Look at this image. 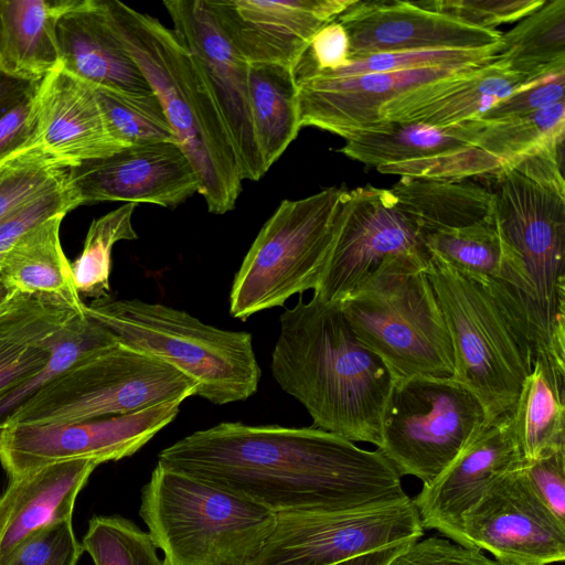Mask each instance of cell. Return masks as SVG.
Listing matches in <instances>:
<instances>
[{"label": "cell", "instance_id": "6da1fadb", "mask_svg": "<svg viewBox=\"0 0 565 565\" xmlns=\"http://www.w3.org/2000/svg\"><path fill=\"white\" fill-rule=\"evenodd\" d=\"M158 463L276 514L337 511L407 497L380 450L311 427L224 422L158 455Z\"/></svg>", "mask_w": 565, "mask_h": 565}, {"label": "cell", "instance_id": "7a4b0ae2", "mask_svg": "<svg viewBox=\"0 0 565 565\" xmlns=\"http://www.w3.org/2000/svg\"><path fill=\"white\" fill-rule=\"evenodd\" d=\"M274 380L312 418V426L353 443H381V418L393 377L356 337L337 302L316 296L279 316L271 352Z\"/></svg>", "mask_w": 565, "mask_h": 565}, {"label": "cell", "instance_id": "3957f363", "mask_svg": "<svg viewBox=\"0 0 565 565\" xmlns=\"http://www.w3.org/2000/svg\"><path fill=\"white\" fill-rule=\"evenodd\" d=\"M105 18L159 98L177 142L213 214L235 207L242 191L237 158L206 78L172 29L117 0H99Z\"/></svg>", "mask_w": 565, "mask_h": 565}, {"label": "cell", "instance_id": "277c9868", "mask_svg": "<svg viewBox=\"0 0 565 565\" xmlns=\"http://www.w3.org/2000/svg\"><path fill=\"white\" fill-rule=\"evenodd\" d=\"M503 247L495 286L535 353L565 361V196L512 169L492 175Z\"/></svg>", "mask_w": 565, "mask_h": 565}, {"label": "cell", "instance_id": "5b68a950", "mask_svg": "<svg viewBox=\"0 0 565 565\" xmlns=\"http://www.w3.org/2000/svg\"><path fill=\"white\" fill-rule=\"evenodd\" d=\"M84 313L130 349L167 362L192 379L196 395L215 405L244 402L262 377L253 337L216 328L167 305L110 297Z\"/></svg>", "mask_w": 565, "mask_h": 565}, {"label": "cell", "instance_id": "8992f818", "mask_svg": "<svg viewBox=\"0 0 565 565\" xmlns=\"http://www.w3.org/2000/svg\"><path fill=\"white\" fill-rule=\"evenodd\" d=\"M454 349V379L482 404L488 424L512 412L534 349L493 279L465 276L430 255L426 268Z\"/></svg>", "mask_w": 565, "mask_h": 565}, {"label": "cell", "instance_id": "52a82bcc", "mask_svg": "<svg viewBox=\"0 0 565 565\" xmlns=\"http://www.w3.org/2000/svg\"><path fill=\"white\" fill-rule=\"evenodd\" d=\"M139 514L166 565H249L276 524L270 510L160 463Z\"/></svg>", "mask_w": 565, "mask_h": 565}, {"label": "cell", "instance_id": "ba28073f", "mask_svg": "<svg viewBox=\"0 0 565 565\" xmlns=\"http://www.w3.org/2000/svg\"><path fill=\"white\" fill-rule=\"evenodd\" d=\"M426 268L407 258L385 262L337 302L393 380L455 375L451 339Z\"/></svg>", "mask_w": 565, "mask_h": 565}, {"label": "cell", "instance_id": "9c48e42d", "mask_svg": "<svg viewBox=\"0 0 565 565\" xmlns=\"http://www.w3.org/2000/svg\"><path fill=\"white\" fill-rule=\"evenodd\" d=\"M196 383L167 362L119 342L84 356L3 419L58 424L138 412L196 395Z\"/></svg>", "mask_w": 565, "mask_h": 565}, {"label": "cell", "instance_id": "30bf717a", "mask_svg": "<svg viewBox=\"0 0 565 565\" xmlns=\"http://www.w3.org/2000/svg\"><path fill=\"white\" fill-rule=\"evenodd\" d=\"M345 186H329L284 200L252 243L230 292V315L239 320L315 290L330 252Z\"/></svg>", "mask_w": 565, "mask_h": 565}, {"label": "cell", "instance_id": "8fae6325", "mask_svg": "<svg viewBox=\"0 0 565 565\" xmlns=\"http://www.w3.org/2000/svg\"><path fill=\"white\" fill-rule=\"evenodd\" d=\"M478 397L454 377L393 380L376 448L401 477L437 478L487 426Z\"/></svg>", "mask_w": 565, "mask_h": 565}, {"label": "cell", "instance_id": "7c38bea8", "mask_svg": "<svg viewBox=\"0 0 565 565\" xmlns=\"http://www.w3.org/2000/svg\"><path fill=\"white\" fill-rule=\"evenodd\" d=\"M424 535L411 497L361 508L277 514L249 565H335Z\"/></svg>", "mask_w": 565, "mask_h": 565}, {"label": "cell", "instance_id": "4fadbf2b", "mask_svg": "<svg viewBox=\"0 0 565 565\" xmlns=\"http://www.w3.org/2000/svg\"><path fill=\"white\" fill-rule=\"evenodd\" d=\"M407 258L428 266L418 225L399 207L393 193L373 185L345 190L334 236L313 296L339 302L383 263Z\"/></svg>", "mask_w": 565, "mask_h": 565}, {"label": "cell", "instance_id": "5bb4252c", "mask_svg": "<svg viewBox=\"0 0 565 565\" xmlns=\"http://www.w3.org/2000/svg\"><path fill=\"white\" fill-rule=\"evenodd\" d=\"M182 402L97 419L58 424L10 423L0 427V462L15 477L60 461L99 463L129 457L179 414Z\"/></svg>", "mask_w": 565, "mask_h": 565}, {"label": "cell", "instance_id": "9a60e30c", "mask_svg": "<svg viewBox=\"0 0 565 565\" xmlns=\"http://www.w3.org/2000/svg\"><path fill=\"white\" fill-rule=\"evenodd\" d=\"M461 529L467 547L487 551L508 565L565 559V524L537 497L523 462L489 483L463 513Z\"/></svg>", "mask_w": 565, "mask_h": 565}, {"label": "cell", "instance_id": "2e32d148", "mask_svg": "<svg viewBox=\"0 0 565 565\" xmlns=\"http://www.w3.org/2000/svg\"><path fill=\"white\" fill-rule=\"evenodd\" d=\"M172 31L196 60L228 131L243 180L267 172L253 129L249 64L221 30L205 0H164Z\"/></svg>", "mask_w": 565, "mask_h": 565}, {"label": "cell", "instance_id": "e0dca14e", "mask_svg": "<svg viewBox=\"0 0 565 565\" xmlns=\"http://www.w3.org/2000/svg\"><path fill=\"white\" fill-rule=\"evenodd\" d=\"M79 205L119 201L174 207L199 192L193 166L174 141L126 147L70 169Z\"/></svg>", "mask_w": 565, "mask_h": 565}, {"label": "cell", "instance_id": "ac0fdd59", "mask_svg": "<svg viewBox=\"0 0 565 565\" xmlns=\"http://www.w3.org/2000/svg\"><path fill=\"white\" fill-rule=\"evenodd\" d=\"M355 0H205L214 19L248 64L290 68L312 36Z\"/></svg>", "mask_w": 565, "mask_h": 565}, {"label": "cell", "instance_id": "d6986e66", "mask_svg": "<svg viewBox=\"0 0 565 565\" xmlns=\"http://www.w3.org/2000/svg\"><path fill=\"white\" fill-rule=\"evenodd\" d=\"M476 67H429L350 77L294 76L300 127H316L345 140L384 127L381 108L420 85Z\"/></svg>", "mask_w": 565, "mask_h": 565}, {"label": "cell", "instance_id": "ffe728a7", "mask_svg": "<svg viewBox=\"0 0 565 565\" xmlns=\"http://www.w3.org/2000/svg\"><path fill=\"white\" fill-rule=\"evenodd\" d=\"M337 20L349 36V60L415 50L482 49L502 39L498 30L462 23L414 1L355 0Z\"/></svg>", "mask_w": 565, "mask_h": 565}, {"label": "cell", "instance_id": "44dd1931", "mask_svg": "<svg viewBox=\"0 0 565 565\" xmlns=\"http://www.w3.org/2000/svg\"><path fill=\"white\" fill-rule=\"evenodd\" d=\"M524 460L509 412L487 424L481 433L413 499L424 529L466 546L462 515L498 476ZM467 547V546H466Z\"/></svg>", "mask_w": 565, "mask_h": 565}, {"label": "cell", "instance_id": "7402d4cb", "mask_svg": "<svg viewBox=\"0 0 565 565\" xmlns=\"http://www.w3.org/2000/svg\"><path fill=\"white\" fill-rule=\"evenodd\" d=\"M32 147L67 168L126 148L111 134L92 85L61 63L36 85Z\"/></svg>", "mask_w": 565, "mask_h": 565}, {"label": "cell", "instance_id": "603a6c76", "mask_svg": "<svg viewBox=\"0 0 565 565\" xmlns=\"http://www.w3.org/2000/svg\"><path fill=\"white\" fill-rule=\"evenodd\" d=\"M98 465L94 459L60 461L10 478L0 494V565L43 527L72 518Z\"/></svg>", "mask_w": 565, "mask_h": 565}, {"label": "cell", "instance_id": "cb8c5ba5", "mask_svg": "<svg viewBox=\"0 0 565 565\" xmlns=\"http://www.w3.org/2000/svg\"><path fill=\"white\" fill-rule=\"evenodd\" d=\"M524 84L498 57L473 70L404 93L380 110L383 120L435 127L479 119L495 103Z\"/></svg>", "mask_w": 565, "mask_h": 565}, {"label": "cell", "instance_id": "d4e9b609", "mask_svg": "<svg viewBox=\"0 0 565 565\" xmlns=\"http://www.w3.org/2000/svg\"><path fill=\"white\" fill-rule=\"evenodd\" d=\"M61 65L94 85L151 94L138 65L109 26L99 0H78L57 23Z\"/></svg>", "mask_w": 565, "mask_h": 565}, {"label": "cell", "instance_id": "484cf974", "mask_svg": "<svg viewBox=\"0 0 565 565\" xmlns=\"http://www.w3.org/2000/svg\"><path fill=\"white\" fill-rule=\"evenodd\" d=\"M76 315L60 299L20 292L0 307V397L46 365L58 332Z\"/></svg>", "mask_w": 565, "mask_h": 565}, {"label": "cell", "instance_id": "4316f807", "mask_svg": "<svg viewBox=\"0 0 565 565\" xmlns=\"http://www.w3.org/2000/svg\"><path fill=\"white\" fill-rule=\"evenodd\" d=\"M78 0H0V74L38 83L61 63L60 19Z\"/></svg>", "mask_w": 565, "mask_h": 565}, {"label": "cell", "instance_id": "83f0119b", "mask_svg": "<svg viewBox=\"0 0 565 565\" xmlns=\"http://www.w3.org/2000/svg\"><path fill=\"white\" fill-rule=\"evenodd\" d=\"M64 216H53L18 238L0 256V278L20 294L56 298L84 313L85 303L61 244Z\"/></svg>", "mask_w": 565, "mask_h": 565}, {"label": "cell", "instance_id": "f1b7e54d", "mask_svg": "<svg viewBox=\"0 0 565 565\" xmlns=\"http://www.w3.org/2000/svg\"><path fill=\"white\" fill-rule=\"evenodd\" d=\"M525 460L565 449V364L536 356L512 411Z\"/></svg>", "mask_w": 565, "mask_h": 565}, {"label": "cell", "instance_id": "f546056e", "mask_svg": "<svg viewBox=\"0 0 565 565\" xmlns=\"http://www.w3.org/2000/svg\"><path fill=\"white\" fill-rule=\"evenodd\" d=\"M390 191L420 233L463 228L494 217L490 189L470 180L401 177Z\"/></svg>", "mask_w": 565, "mask_h": 565}, {"label": "cell", "instance_id": "4dcf8cb0", "mask_svg": "<svg viewBox=\"0 0 565 565\" xmlns=\"http://www.w3.org/2000/svg\"><path fill=\"white\" fill-rule=\"evenodd\" d=\"M483 125L478 119L444 127L386 120L379 130L364 131L347 139L338 151L379 168L473 146Z\"/></svg>", "mask_w": 565, "mask_h": 565}, {"label": "cell", "instance_id": "1f68e13d", "mask_svg": "<svg viewBox=\"0 0 565 565\" xmlns=\"http://www.w3.org/2000/svg\"><path fill=\"white\" fill-rule=\"evenodd\" d=\"M248 96L256 142L268 171L301 129L292 68L273 63L249 64Z\"/></svg>", "mask_w": 565, "mask_h": 565}, {"label": "cell", "instance_id": "d6a6232c", "mask_svg": "<svg viewBox=\"0 0 565 565\" xmlns=\"http://www.w3.org/2000/svg\"><path fill=\"white\" fill-rule=\"evenodd\" d=\"M499 58L524 84L565 70V0H550L502 33Z\"/></svg>", "mask_w": 565, "mask_h": 565}, {"label": "cell", "instance_id": "836d02e7", "mask_svg": "<svg viewBox=\"0 0 565 565\" xmlns=\"http://www.w3.org/2000/svg\"><path fill=\"white\" fill-rule=\"evenodd\" d=\"M420 234L430 255L460 274L477 279L500 277L503 247L494 217L463 228Z\"/></svg>", "mask_w": 565, "mask_h": 565}, {"label": "cell", "instance_id": "e575fe53", "mask_svg": "<svg viewBox=\"0 0 565 565\" xmlns=\"http://www.w3.org/2000/svg\"><path fill=\"white\" fill-rule=\"evenodd\" d=\"M136 206L134 203H125L92 222L83 250L71 264L74 284L79 295L83 294L93 300L110 297L111 250L119 241L138 238L132 226Z\"/></svg>", "mask_w": 565, "mask_h": 565}, {"label": "cell", "instance_id": "d590c367", "mask_svg": "<svg viewBox=\"0 0 565 565\" xmlns=\"http://www.w3.org/2000/svg\"><path fill=\"white\" fill-rule=\"evenodd\" d=\"M564 135L565 99L525 116L484 122L473 146L498 158L503 169L518 158L563 139Z\"/></svg>", "mask_w": 565, "mask_h": 565}, {"label": "cell", "instance_id": "8d00e7d4", "mask_svg": "<svg viewBox=\"0 0 565 565\" xmlns=\"http://www.w3.org/2000/svg\"><path fill=\"white\" fill-rule=\"evenodd\" d=\"M92 87L111 134L124 147L177 142L173 128L154 93L135 94L102 86Z\"/></svg>", "mask_w": 565, "mask_h": 565}, {"label": "cell", "instance_id": "74e56055", "mask_svg": "<svg viewBox=\"0 0 565 565\" xmlns=\"http://www.w3.org/2000/svg\"><path fill=\"white\" fill-rule=\"evenodd\" d=\"M501 42L482 49H436L388 52L351 58L332 71L292 68L294 76L350 77L374 73H395L429 67H479L499 57Z\"/></svg>", "mask_w": 565, "mask_h": 565}, {"label": "cell", "instance_id": "f35d334b", "mask_svg": "<svg viewBox=\"0 0 565 565\" xmlns=\"http://www.w3.org/2000/svg\"><path fill=\"white\" fill-rule=\"evenodd\" d=\"M117 340L85 313L74 316L58 332L46 365L33 377L0 397V425L20 403L84 356L106 349Z\"/></svg>", "mask_w": 565, "mask_h": 565}, {"label": "cell", "instance_id": "ab89813d", "mask_svg": "<svg viewBox=\"0 0 565 565\" xmlns=\"http://www.w3.org/2000/svg\"><path fill=\"white\" fill-rule=\"evenodd\" d=\"M82 545L94 565H166L149 533L119 515L90 519Z\"/></svg>", "mask_w": 565, "mask_h": 565}, {"label": "cell", "instance_id": "60d3db41", "mask_svg": "<svg viewBox=\"0 0 565 565\" xmlns=\"http://www.w3.org/2000/svg\"><path fill=\"white\" fill-rule=\"evenodd\" d=\"M70 169L38 149L10 159L0 169V221L24 203L67 183Z\"/></svg>", "mask_w": 565, "mask_h": 565}, {"label": "cell", "instance_id": "b9f144b4", "mask_svg": "<svg viewBox=\"0 0 565 565\" xmlns=\"http://www.w3.org/2000/svg\"><path fill=\"white\" fill-rule=\"evenodd\" d=\"M502 162L494 156L468 146L419 160L384 164L381 173L397 174L437 181H462L476 177L493 175L502 170Z\"/></svg>", "mask_w": 565, "mask_h": 565}, {"label": "cell", "instance_id": "7bdbcfd3", "mask_svg": "<svg viewBox=\"0 0 565 565\" xmlns=\"http://www.w3.org/2000/svg\"><path fill=\"white\" fill-rule=\"evenodd\" d=\"M415 4L428 9L462 23L495 30L502 23L522 20L545 0H426L414 1Z\"/></svg>", "mask_w": 565, "mask_h": 565}, {"label": "cell", "instance_id": "ee69618b", "mask_svg": "<svg viewBox=\"0 0 565 565\" xmlns=\"http://www.w3.org/2000/svg\"><path fill=\"white\" fill-rule=\"evenodd\" d=\"M83 552L68 518L35 533L4 565H77Z\"/></svg>", "mask_w": 565, "mask_h": 565}, {"label": "cell", "instance_id": "f6af8a7d", "mask_svg": "<svg viewBox=\"0 0 565 565\" xmlns=\"http://www.w3.org/2000/svg\"><path fill=\"white\" fill-rule=\"evenodd\" d=\"M70 179V178H68ZM79 206L70 181L24 203L0 221V256L24 233Z\"/></svg>", "mask_w": 565, "mask_h": 565}, {"label": "cell", "instance_id": "bcb514c9", "mask_svg": "<svg viewBox=\"0 0 565 565\" xmlns=\"http://www.w3.org/2000/svg\"><path fill=\"white\" fill-rule=\"evenodd\" d=\"M565 70L523 84L489 108L478 120L501 121L525 116L564 99Z\"/></svg>", "mask_w": 565, "mask_h": 565}, {"label": "cell", "instance_id": "7dc6e473", "mask_svg": "<svg viewBox=\"0 0 565 565\" xmlns=\"http://www.w3.org/2000/svg\"><path fill=\"white\" fill-rule=\"evenodd\" d=\"M387 565H508L482 551L447 537L429 536L409 543Z\"/></svg>", "mask_w": 565, "mask_h": 565}, {"label": "cell", "instance_id": "c3c4849f", "mask_svg": "<svg viewBox=\"0 0 565 565\" xmlns=\"http://www.w3.org/2000/svg\"><path fill=\"white\" fill-rule=\"evenodd\" d=\"M523 469L541 501L565 524V449L535 460L524 459Z\"/></svg>", "mask_w": 565, "mask_h": 565}, {"label": "cell", "instance_id": "681fc988", "mask_svg": "<svg viewBox=\"0 0 565 565\" xmlns=\"http://www.w3.org/2000/svg\"><path fill=\"white\" fill-rule=\"evenodd\" d=\"M350 43L347 30L335 19L311 39L294 68L332 71L349 64Z\"/></svg>", "mask_w": 565, "mask_h": 565}, {"label": "cell", "instance_id": "f907efd6", "mask_svg": "<svg viewBox=\"0 0 565 565\" xmlns=\"http://www.w3.org/2000/svg\"><path fill=\"white\" fill-rule=\"evenodd\" d=\"M39 83V82H38ZM0 118V166L10 157L32 147L35 130L36 85Z\"/></svg>", "mask_w": 565, "mask_h": 565}, {"label": "cell", "instance_id": "816d5d0a", "mask_svg": "<svg viewBox=\"0 0 565 565\" xmlns=\"http://www.w3.org/2000/svg\"><path fill=\"white\" fill-rule=\"evenodd\" d=\"M563 150L564 138L518 158L503 169H512L531 181L565 196Z\"/></svg>", "mask_w": 565, "mask_h": 565}, {"label": "cell", "instance_id": "f5cc1de1", "mask_svg": "<svg viewBox=\"0 0 565 565\" xmlns=\"http://www.w3.org/2000/svg\"><path fill=\"white\" fill-rule=\"evenodd\" d=\"M33 84L0 74V118L11 110L32 88Z\"/></svg>", "mask_w": 565, "mask_h": 565}, {"label": "cell", "instance_id": "db71d44e", "mask_svg": "<svg viewBox=\"0 0 565 565\" xmlns=\"http://www.w3.org/2000/svg\"><path fill=\"white\" fill-rule=\"evenodd\" d=\"M409 543H403L385 547L372 553L360 555L335 565H387L399 552H402Z\"/></svg>", "mask_w": 565, "mask_h": 565}, {"label": "cell", "instance_id": "11a10c76", "mask_svg": "<svg viewBox=\"0 0 565 565\" xmlns=\"http://www.w3.org/2000/svg\"><path fill=\"white\" fill-rule=\"evenodd\" d=\"M18 291L13 288L9 287L1 278H0V307H2L6 302H8Z\"/></svg>", "mask_w": 565, "mask_h": 565}]
</instances>
